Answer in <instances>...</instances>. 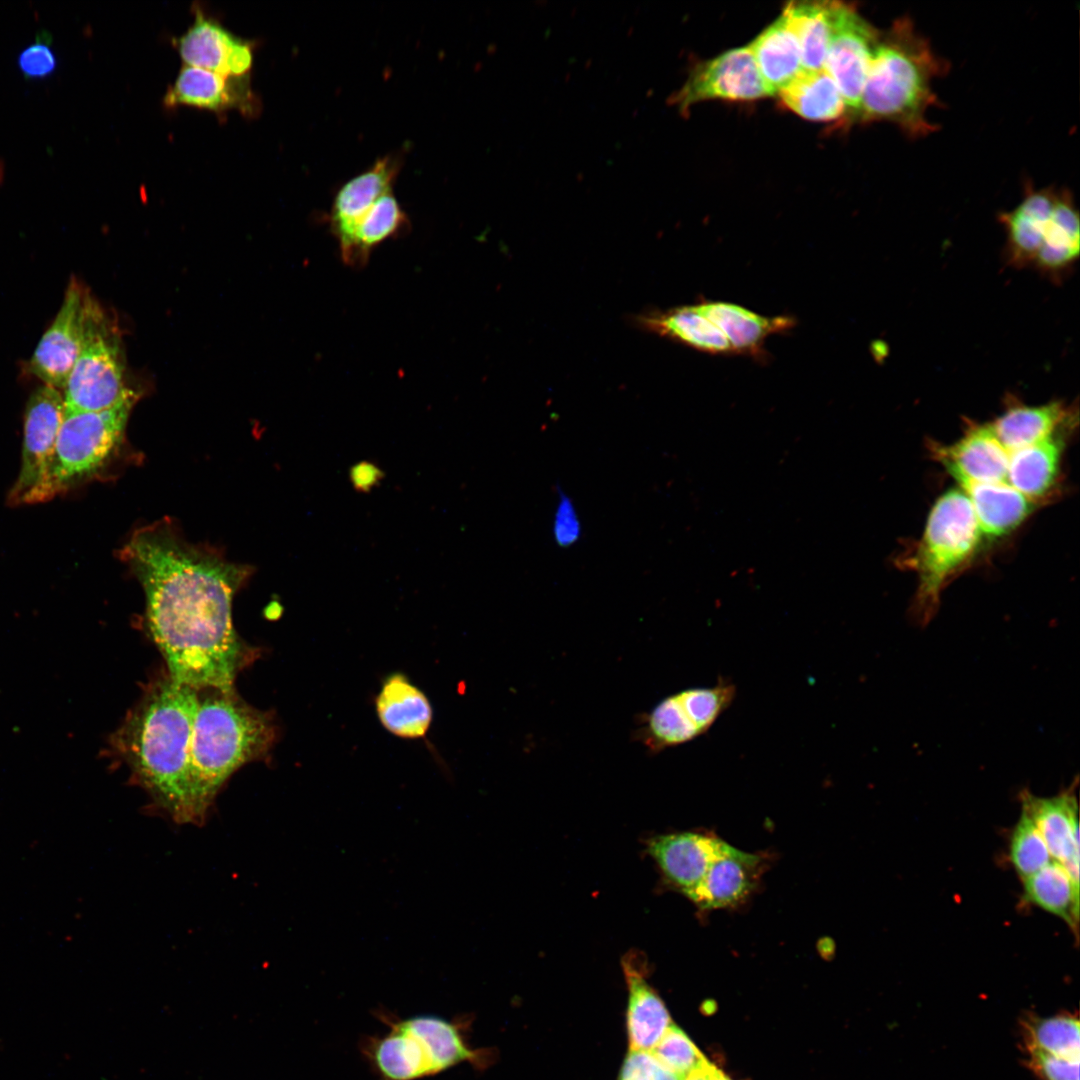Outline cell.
<instances>
[{
    "label": "cell",
    "instance_id": "cell-13",
    "mask_svg": "<svg viewBox=\"0 0 1080 1080\" xmlns=\"http://www.w3.org/2000/svg\"><path fill=\"white\" fill-rule=\"evenodd\" d=\"M163 102L168 108L185 105L216 113L238 110L247 117L260 111L248 75L223 76L188 65L181 68Z\"/></svg>",
    "mask_w": 1080,
    "mask_h": 1080
},
{
    "label": "cell",
    "instance_id": "cell-5",
    "mask_svg": "<svg viewBox=\"0 0 1080 1080\" xmlns=\"http://www.w3.org/2000/svg\"><path fill=\"white\" fill-rule=\"evenodd\" d=\"M376 1015L389 1030L363 1038L360 1051L379 1080H418L463 1062L479 1068L487 1064V1053L468 1045L465 1021L435 1015L400 1018L385 1010Z\"/></svg>",
    "mask_w": 1080,
    "mask_h": 1080
},
{
    "label": "cell",
    "instance_id": "cell-10",
    "mask_svg": "<svg viewBox=\"0 0 1080 1080\" xmlns=\"http://www.w3.org/2000/svg\"><path fill=\"white\" fill-rule=\"evenodd\" d=\"M881 32L856 10L834 1L832 33L824 70L837 85L846 111L858 119L869 66Z\"/></svg>",
    "mask_w": 1080,
    "mask_h": 1080
},
{
    "label": "cell",
    "instance_id": "cell-43",
    "mask_svg": "<svg viewBox=\"0 0 1080 1080\" xmlns=\"http://www.w3.org/2000/svg\"><path fill=\"white\" fill-rule=\"evenodd\" d=\"M384 471L374 462L362 460L349 469V479L353 488L359 493H369L380 485L384 479Z\"/></svg>",
    "mask_w": 1080,
    "mask_h": 1080
},
{
    "label": "cell",
    "instance_id": "cell-7",
    "mask_svg": "<svg viewBox=\"0 0 1080 1080\" xmlns=\"http://www.w3.org/2000/svg\"><path fill=\"white\" fill-rule=\"evenodd\" d=\"M125 369L119 328L92 296L82 348L64 388L65 412L103 411L135 398Z\"/></svg>",
    "mask_w": 1080,
    "mask_h": 1080
},
{
    "label": "cell",
    "instance_id": "cell-38",
    "mask_svg": "<svg viewBox=\"0 0 1080 1080\" xmlns=\"http://www.w3.org/2000/svg\"><path fill=\"white\" fill-rule=\"evenodd\" d=\"M651 1052L662 1064L682 1078L707 1061L689 1037L672 1023Z\"/></svg>",
    "mask_w": 1080,
    "mask_h": 1080
},
{
    "label": "cell",
    "instance_id": "cell-1",
    "mask_svg": "<svg viewBox=\"0 0 1080 1080\" xmlns=\"http://www.w3.org/2000/svg\"><path fill=\"white\" fill-rule=\"evenodd\" d=\"M122 555L143 587L168 676L197 690H233L249 650L234 628L232 601L249 568L187 542L168 521L137 529Z\"/></svg>",
    "mask_w": 1080,
    "mask_h": 1080
},
{
    "label": "cell",
    "instance_id": "cell-29",
    "mask_svg": "<svg viewBox=\"0 0 1080 1080\" xmlns=\"http://www.w3.org/2000/svg\"><path fill=\"white\" fill-rule=\"evenodd\" d=\"M1062 434L1008 452L1009 485L1036 503L1055 485L1063 448Z\"/></svg>",
    "mask_w": 1080,
    "mask_h": 1080
},
{
    "label": "cell",
    "instance_id": "cell-41",
    "mask_svg": "<svg viewBox=\"0 0 1080 1080\" xmlns=\"http://www.w3.org/2000/svg\"><path fill=\"white\" fill-rule=\"evenodd\" d=\"M662 1064L651 1051L628 1053L619 1080H683Z\"/></svg>",
    "mask_w": 1080,
    "mask_h": 1080
},
{
    "label": "cell",
    "instance_id": "cell-19",
    "mask_svg": "<svg viewBox=\"0 0 1080 1080\" xmlns=\"http://www.w3.org/2000/svg\"><path fill=\"white\" fill-rule=\"evenodd\" d=\"M763 865L760 855L744 852L728 844L686 897L702 910L740 904L757 887Z\"/></svg>",
    "mask_w": 1080,
    "mask_h": 1080
},
{
    "label": "cell",
    "instance_id": "cell-30",
    "mask_svg": "<svg viewBox=\"0 0 1080 1080\" xmlns=\"http://www.w3.org/2000/svg\"><path fill=\"white\" fill-rule=\"evenodd\" d=\"M408 224L394 191L384 193L359 221L348 243L340 248L343 262L354 268L364 266L376 246L403 232Z\"/></svg>",
    "mask_w": 1080,
    "mask_h": 1080
},
{
    "label": "cell",
    "instance_id": "cell-35",
    "mask_svg": "<svg viewBox=\"0 0 1080 1080\" xmlns=\"http://www.w3.org/2000/svg\"><path fill=\"white\" fill-rule=\"evenodd\" d=\"M639 736L652 752L687 743L700 736L676 695L660 701L641 720Z\"/></svg>",
    "mask_w": 1080,
    "mask_h": 1080
},
{
    "label": "cell",
    "instance_id": "cell-4",
    "mask_svg": "<svg viewBox=\"0 0 1080 1080\" xmlns=\"http://www.w3.org/2000/svg\"><path fill=\"white\" fill-rule=\"evenodd\" d=\"M200 694L189 746L194 811L201 823L217 792L240 767L266 756L279 738L272 712L258 710L233 690Z\"/></svg>",
    "mask_w": 1080,
    "mask_h": 1080
},
{
    "label": "cell",
    "instance_id": "cell-6",
    "mask_svg": "<svg viewBox=\"0 0 1080 1080\" xmlns=\"http://www.w3.org/2000/svg\"><path fill=\"white\" fill-rule=\"evenodd\" d=\"M973 508L960 489H950L933 505L915 552L918 585L912 618L928 624L939 608L941 593L974 556L982 540Z\"/></svg>",
    "mask_w": 1080,
    "mask_h": 1080
},
{
    "label": "cell",
    "instance_id": "cell-24",
    "mask_svg": "<svg viewBox=\"0 0 1080 1080\" xmlns=\"http://www.w3.org/2000/svg\"><path fill=\"white\" fill-rule=\"evenodd\" d=\"M375 707L381 725L402 739L424 738L433 719L426 694L405 674L388 675L376 696Z\"/></svg>",
    "mask_w": 1080,
    "mask_h": 1080
},
{
    "label": "cell",
    "instance_id": "cell-33",
    "mask_svg": "<svg viewBox=\"0 0 1080 1080\" xmlns=\"http://www.w3.org/2000/svg\"><path fill=\"white\" fill-rule=\"evenodd\" d=\"M1023 899L1063 919L1078 930L1079 895L1076 894L1063 865L1052 859L1039 871L1023 879Z\"/></svg>",
    "mask_w": 1080,
    "mask_h": 1080
},
{
    "label": "cell",
    "instance_id": "cell-39",
    "mask_svg": "<svg viewBox=\"0 0 1080 1080\" xmlns=\"http://www.w3.org/2000/svg\"><path fill=\"white\" fill-rule=\"evenodd\" d=\"M17 65L24 77L32 80L48 78L56 71L57 56L48 32L38 33L35 42L19 53Z\"/></svg>",
    "mask_w": 1080,
    "mask_h": 1080
},
{
    "label": "cell",
    "instance_id": "cell-21",
    "mask_svg": "<svg viewBox=\"0 0 1080 1080\" xmlns=\"http://www.w3.org/2000/svg\"><path fill=\"white\" fill-rule=\"evenodd\" d=\"M697 309L712 321L726 336L734 355L740 354L757 360H766V339L783 334L794 328L796 320L791 316H763L741 305L704 300L695 304Z\"/></svg>",
    "mask_w": 1080,
    "mask_h": 1080
},
{
    "label": "cell",
    "instance_id": "cell-15",
    "mask_svg": "<svg viewBox=\"0 0 1080 1080\" xmlns=\"http://www.w3.org/2000/svg\"><path fill=\"white\" fill-rule=\"evenodd\" d=\"M727 846L728 843L717 837L697 832L661 834L646 841V851L657 864L663 879L685 896L698 885Z\"/></svg>",
    "mask_w": 1080,
    "mask_h": 1080
},
{
    "label": "cell",
    "instance_id": "cell-9",
    "mask_svg": "<svg viewBox=\"0 0 1080 1080\" xmlns=\"http://www.w3.org/2000/svg\"><path fill=\"white\" fill-rule=\"evenodd\" d=\"M64 414L63 395L52 386L38 387L28 399L22 465L10 494L14 502L36 503L56 494L53 464Z\"/></svg>",
    "mask_w": 1080,
    "mask_h": 1080
},
{
    "label": "cell",
    "instance_id": "cell-17",
    "mask_svg": "<svg viewBox=\"0 0 1080 1080\" xmlns=\"http://www.w3.org/2000/svg\"><path fill=\"white\" fill-rule=\"evenodd\" d=\"M1057 196L1058 190L1052 187L1037 189L1026 183L1018 205L999 214L1006 235L1004 258L1008 266L1032 268L1048 230Z\"/></svg>",
    "mask_w": 1080,
    "mask_h": 1080
},
{
    "label": "cell",
    "instance_id": "cell-27",
    "mask_svg": "<svg viewBox=\"0 0 1080 1080\" xmlns=\"http://www.w3.org/2000/svg\"><path fill=\"white\" fill-rule=\"evenodd\" d=\"M1079 214L1068 190H1058L1057 201L1032 268L1058 282L1072 271L1080 249Z\"/></svg>",
    "mask_w": 1080,
    "mask_h": 1080
},
{
    "label": "cell",
    "instance_id": "cell-25",
    "mask_svg": "<svg viewBox=\"0 0 1080 1080\" xmlns=\"http://www.w3.org/2000/svg\"><path fill=\"white\" fill-rule=\"evenodd\" d=\"M955 480L973 508L982 536L989 539L1015 530L1037 504L1006 483Z\"/></svg>",
    "mask_w": 1080,
    "mask_h": 1080
},
{
    "label": "cell",
    "instance_id": "cell-44",
    "mask_svg": "<svg viewBox=\"0 0 1080 1080\" xmlns=\"http://www.w3.org/2000/svg\"><path fill=\"white\" fill-rule=\"evenodd\" d=\"M716 1067L706 1061L702 1066L690 1072L683 1080H712Z\"/></svg>",
    "mask_w": 1080,
    "mask_h": 1080
},
{
    "label": "cell",
    "instance_id": "cell-20",
    "mask_svg": "<svg viewBox=\"0 0 1080 1080\" xmlns=\"http://www.w3.org/2000/svg\"><path fill=\"white\" fill-rule=\"evenodd\" d=\"M628 987L627 1031L630 1050L651 1051L671 1024L669 1013L647 981V960L640 951L621 960Z\"/></svg>",
    "mask_w": 1080,
    "mask_h": 1080
},
{
    "label": "cell",
    "instance_id": "cell-11",
    "mask_svg": "<svg viewBox=\"0 0 1080 1080\" xmlns=\"http://www.w3.org/2000/svg\"><path fill=\"white\" fill-rule=\"evenodd\" d=\"M92 296L81 282L70 280L54 321L28 362L29 372L45 385L64 390L82 348Z\"/></svg>",
    "mask_w": 1080,
    "mask_h": 1080
},
{
    "label": "cell",
    "instance_id": "cell-26",
    "mask_svg": "<svg viewBox=\"0 0 1080 1080\" xmlns=\"http://www.w3.org/2000/svg\"><path fill=\"white\" fill-rule=\"evenodd\" d=\"M640 326L659 336L711 355H734L719 327L695 306L683 305L639 316Z\"/></svg>",
    "mask_w": 1080,
    "mask_h": 1080
},
{
    "label": "cell",
    "instance_id": "cell-31",
    "mask_svg": "<svg viewBox=\"0 0 1080 1080\" xmlns=\"http://www.w3.org/2000/svg\"><path fill=\"white\" fill-rule=\"evenodd\" d=\"M777 94L785 107L808 120H835L846 111L837 85L824 69L802 70Z\"/></svg>",
    "mask_w": 1080,
    "mask_h": 1080
},
{
    "label": "cell",
    "instance_id": "cell-3",
    "mask_svg": "<svg viewBox=\"0 0 1080 1080\" xmlns=\"http://www.w3.org/2000/svg\"><path fill=\"white\" fill-rule=\"evenodd\" d=\"M949 70L909 17L881 33L864 84L859 120L887 121L915 139L935 132L927 113L938 104L933 81Z\"/></svg>",
    "mask_w": 1080,
    "mask_h": 1080
},
{
    "label": "cell",
    "instance_id": "cell-36",
    "mask_svg": "<svg viewBox=\"0 0 1080 1080\" xmlns=\"http://www.w3.org/2000/svg\"><path fill=\"white\" fill-rule=\"evenodd\" d=\"M700 735L704 734L733 702L735 685L721 679L712 687L689 688L675 694Z\"/></svg>",
    "mask_w": 1080,
    "mask_h": 1080
},
{
    "label": "cell",
    "instance_id": "cell-18",
    "mask_svg": "<svg viewBox=\"0 0 1080 1080\" xmlns=\"http://www.w3.org/2000/svg\"><path fill=\"white\" fill-rule=\"evenodd\" d=\"M934 455L954 479L1009 484V453L991 423L969 425L952 445L935 446Z\"/></svg>",
    "mask_w": 1080,
    "mask_h": 1080
},
{
    "label": "cell",
    "instance_id": "cell-37",
    "mask_svg": "<svg viewBox=\"0 0 1080 1080\" xmlns=\"http://www.w3.org/2000/svg\"><path fill=\"white\" fill-rule=\"evenodd\" d=\"M1009 859L1022 879L1053 859L1038 828L1023 809L1011 834Z\"/></svg>",
    "mask_w": 1080,
    "mask_h": 1080
},
{
    "label": "cell",
    "instance_id": "cell-12",
    "mask_svg": "<svg viewBox=\"0 0 1080 1080\" xmlns=\"http://www.w3.org/2000/svg\"><path fill=\"white\" fill-rule=\"evenodd\" d=\"M772 93L764 83L748 46L728 50L697 64L671 103L683 113L709 99L754 100Z\"/></svg>",
    "mask_w": 1080,
    "mask_h": 1080
},
{
    "label": "cell",
    "instance_id": "cell-34",
    "mask_svg": "<svg viewBox=\"0 0 1080 1080\" xmlns=\"http://www.w3.org/2000/svg\"><path fill=\"white\" fill-rule=\"evenodd\" d=\"M1022 1032L1024 1051L1080 1059V1024L1076 1015L1028 1016L1022 1023Z\"/></svg>",
    "mask_w": 1080,
    "mask_h": 1080
},
{
    "label": "cell",
    "instance_id": "cell-14",
    "mask_svg": "<svg viewBox=\"0 0 1080 1080\" xmlns=\"http://www.w3.org/2000/svg\"><path fill=\"white\" fill-rule=\"evenodd\" d=\"M183 62L223 76H245L253 64L250 44L225 29L201 9L184 34L174 40Z\"/></svg>",
    "mask_w": 1080,
    "mask_h": 1080
},
{
    "label": "cell",
    "instance_id": "cell-45",
    "mask_svg": "<svg viewBox=\"0 0 1080 1080\" xmlns=\"http://www.w3.org/2000/svg\"><path fill=\"white\" fill-rule=\"evenodd\" d=\"M712 1080H730L723 1072L717 1068L714 1071Z\"/></svg>",
    "mask_w": 1080,
    "mask_h": 1080
},
{
    "label": "cell",
    "instance_id": "cell-22",
    "mask_svg": "<svg viewBox=\"0 0 1080 1080\" xmlns=\"http://www.w3.org/2000/svg\"><path fill=\"white\" fill-rule=\"evenodd\" d=\"M1076 784L1051 797H1039L1028 790L1020 793L1021 808L1038 828L1051 857L1061 864L1079 856Z\"/></svg>",
    "mask_w": 1080,
    "mask_h": 1080
},
{
    "label": "cell",
    "instance_id": "cell-32",
    "mask_svg": "<svg viewBox=\"0 0 1080 1080\" xmlns=\"http://www.w3.org/2000/svg\"><path fill=\"white\" fill-rule=\"evenodd\" d=\"M834 1L790 2L786 15L799 43L802 69H824L832 33Z\"/></svg>",
    "mask_w": 1080,
    "mask_h": 1080
},
{
    "label": "cell",
    "instance_id": "cell-2",
    "mask_svg": "<svg viewBox=\"0 0 1080 1080\" xmlns=\"http://www.w3.org/2000/svg\"><path fill=\"white\" fill-rule=\"evenodd\" d=\"M199 690L169 676L147 690L113 736L136 782L178 823L199 824L189 746Z\"/></svg>",
    "mask_w": 1080,
    "mask_h": 1080
},
{
    "label": "cell",
    "instance_id": "cell-8",
    "mask_svg": "<svg viewBox=\"0 0 1080 1080\" xmlns=\"http://www.w3.org/2000/svg\"><path fill=\"white\" fill-rule=\"evenodd\" d=\"M135 398L95 412H65L55 446L57 492L97 471L120 444Z\"/></svg>",
    "mask_w": 1080,
    "mask_h": 1080
},
{
    "label": "cell",
    "instance_id": "cell-16",
    "mask_svg": "<svg viewBox=\"0 0 1080 1080\" xmlns=\"http://www.w3.org/2000/svg\"><path fill=\"white\" fill-rule=\"evenodd\" d=\"M402 162L400 153L385 155L337 190L328 222L340 248L348 243L355 227L375 202L393 190Z\"/></svg>",
    "mask_w": 1080,
    "mask_h": 1080
},
{
    "label": "cell",
    "instance_id": "cell-23",
    "mask_svg": "<svg viewBox=\"0 0 1080 1080\" xmlns=\"http://www.w3.org/2000/svg\"><path fill=\"white\" fill-rule=\"evenodd\" d=\"M1076 409L1063 401L1029 406L1012 400L991 425L1008 452L1064 433L1077 418Z\"/></svg>",
    "mask_w": 1080,
    "mask_h": 1080
},
{
    "label": "cell",
    "instance_id": "cell-40",
    "mask_svg": "<svg viewBox=\"0 0 1080 1080\" xmlns=\"http://www.w3.org/2000/svg\"><path fill=\"white\" fill-rule=\"evenodd\" d=\"M557 498L552 533L555 543L561 548H568L581 537V522L572 499L557 485Z\"/></svg>",
    "mask_w": 1080,
    "mask_h": 1080
},
{
    "label": "cell",
    "instance_id": "cell-28",
    "mask_svg": "<svg viewBox=\"0 0 1080 1080\" xmlns=\"http://www.w3.org/2000/svg\"><path fill=\"white\" fill-rule=\"evenodd\" d=\"M759 73L772 93H778L803 69L797 37L782 14L749 45Z\"/></svg>",
    "mask_w": 1080,
    "mask_h": 1080
},
{
    "label": "cell",
    "instance_id": "cell-42",
    "mask_svg": "<svg viewBox=\"0 0 1080 1080\" xmlns=\"http://www.w3.org/2000/svg\"><path fill=\"white\" fill-rule=\"evenodd\" d=\"M1026 1065L1041 1080H1079L1080 1059H1069L1026 1050Z\"/></svg>",
    "mask_w": 1080,
    "mask_h": 1080
}]
</instances>
